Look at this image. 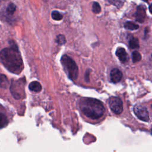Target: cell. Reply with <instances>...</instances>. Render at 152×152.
I'll return each instance as SVG.
<instances>
[{"label": "cell", "instance_id": "cell-1", "mask_svg": "<svg viewBox=\"0 0 152 152\" xmlns=\"http://www.w3.org/2000/svg\"><path fill=\"white\" fill-rule=\"evenodd\" d=\"M0 61L9 71L14 74H20L23 69L21 56L15 45L0 52Z\"/></svg>", "mask_w": 152, "mask_h": 152}, {"label": "cell", "instance_id": "cell-2", "mask_svg": "<svg viewBox=\"0 0 152 152\" xmlns=\"http://www.w3.org/2000/svg\"><path fill=\"white\" fill-rule=\"evenodd\" d=\"M79 106L81 112L87 117L93 119L101 118L105 111L102 102L93 98H82L80 100Z\"/></svg>", "mask_w": 152, "mask_h": 152}, {"label": "cell", "instance_id": "cell-3", "mask_svg": "<svg viewBox=\"0 0 152 152\" xmlns=\"http://www.w3.org/2000/svg\"><path fill=\"white\" fill-rule=\"evenodd\" d=\"M61 61L68 77L73 81L77 80L78 75V69L75 62L66 55H64L62 56Z\"/></svg>", "mask_w": 152, "mask_h": 152}, {"label": "cell", "instance_id": "cell-4", "mask_svg": "<svg viewBox=\"0 0 152 152\" xmlns=\"http://www.w3.org/2000/svg\"><path fill=\"white\" fill-rule=\"evenodd\" d=\"M109 105L112 111L115 114H120L123 111V103L118 97L112 96L109 99Z\"/></svg>", "mask_w": 152, "mask_h": 152}, {"label": "cell", "instance_id": "cell-5", "mask_svg": "<svg viewBox=\"0 0 152 152\" xmlns=\"http://www.w3.org/2000/svg\"><path fill=\"white\" fill-rule=\"evenodd\" d=\"M135 115L141 121L147 122L149 121V113L147 109L143 105L136 104L134 107Z\"/></svg>", "mask_w": 152, "mask_h": 152}, {"label": "cell", "instance_id": "cell-6", "mask_svg": "<svg viewBox=\"0 0 152 152\" xmlns=\"http://www.w3.org/2000/svg\"><path fill=\"white\" fill-rule=\"evenodd\" d=\"M18 85H19V80L17 81H13L10 87V90L12 94L13 95L14 98L17 99H18L22 97V96H23L22 91H23V88H18Z\"/></svg>", "mask_w": 152, "mask_h": 152}, {"label": "cell", "instance_id": "cell-7", "mask_svg": "<svg viewBox=\"0 0 152 152\" xmlns=\"http://www.w3.org/2000/svg\"><path fill=\"white\" fill-rule=\"evenodd\" d=\"M136 21L140 23H142L144 21L145 17V10L144 6H138L137 9V11L135 14Z\"/></svg>", "mask_w": 152, "mask_h": 152}, {"label": "cell", "instance_id": "cell-8", "mask_svg": "<svg viewBox=\"0 0 152 152\" xmlns=\"http://www.w3.org/2000/svg\"><path fill=\"white\" fill-rule=\"evenodd\" d=\"M122 78V72L117 69L114 68L110 72V80L112 83H117L119 82Z\"/></svg>", "mask_w": 152, "mask_h": 152}, {"label": "cell", "instance_id": "cell-9", "mask_svg": "<svg viewBox=\"0 0 152 152\" xmlns=\"http://www.w3.org/2000/svg\"><path fill=\"white\" fill-rule=\"evenodd\" d=\"M116 55L122 63H125L128 61V56L125 49L123 48H119L116 50Z\"/></svg>", "mask_w": 152, "mask_h": 152}, {"label": "cell", "instance_id": "cell-10", "mask_svg": "<svg viewBox=\"0 0 152 152\" xmlns=\"http://www.w3.org/2000/svg\"><path fill=\"white\" fill-rule=\"evenodd\" d=\"M28 88L31 91H33L34 92L40 91L42 88V86L40 84V83H39L38 81H36L31 82L28 86Z\"/></svg>", "mask_w": 152, "mask_h": 152}, {"label": "cell", "instance_id": "cell-11", "mask_svg": "<svg viewBox=\"0 0 152 152\" xmlns=\"http://www.w3.org/2000/svg\"><path fill=\"white\" fill-rule=\"evenodd\" d=\"M129 46L131 49H137L139 48V40L137 37H131L129 39Z\"/></svg>", "mask_w": 152, "mask_h": 152}, {"label": "cell", "instance_id": "cell-12", "mask_svg": "<svg viewBox=\"0 0 152 152\" xmlns=\"http://www.w3.org/2000/svg\"><path fill=\"white\" fill-rule=\"evenodd\" d=\"M9 85V81L7 77L4 75L0 74V87L3 88H7Z\"/></svg>", "mask_w": 152, "mask_h": 152}, {"label": "cell", "instance_id": "cell-13", "mask_svg": "<svg viewBox=\"0 0 152 152\" xmlns=\"http://www.w3.org/2000/svg\"><path fill=\"white\" fill-rule=\"evenodd\" d=\"M124 27L128 30H135L138 29L139 26H138V25L136 24L135 23H134L132 21H126L124 24Z\"/></svg>", "mask_w": 152, "mask_h": 152}, {"label": "cell", "instance_id": "cell-14", "mask_svg": "<svg viewBox=\"0 0 152 152\" xmlns=\"http://www.w3.org/2000/svg\"><path fill=\"white\" fill-rule=\"evenodd\" d=\"M15 10H16V6L14 4L10 3L8 4V5L6 8V13L8 15H12L14 14Z\"/></svg>", "mask_w": 152, "mask_h": 152}, {"label": "cell", "instance_id": "cell-15", "mask_svg": "<svg viewBox=\"0 0 152 152\" xmlns=\"http://www.w3.org/2000/svg\"><path fill=\"white\" fill-rule=\"evenodd\" d=\"M8 123V120L5 115L0 112V128L5 127Z\"/></svg>", "mask_w": 152, "mask_h": 152}, {"label": "cell", "instance_id": "cell-16", "mask_svg": "<svg viewBox=\"0 0 152 152\" xmlns=\"http://www.w3.org/2000/svg\"><path fill=\"white\" fill-rule=\"evenodd\" d=\"M141 59V55L138 51H134L132 53V60L133 62H137Z\"/></svg>", "mask_w": 152, "mask_h": 152}, {"label": "cell", "instance_id": "cell-17", "mask_svg": "<svg viewBox=\"0 0 152 152\" xmlns=\"http://www.w3.org/2000/svg\"><path fill=\"white\" fill-rule=\"evenodd\" d=\"M51 16H52V18L54 20H57V21L61 20L62 19V18H63L62 15L60 12L57 11H53L52 12Z\"/></svg>", "mask_w": 152, "mask_h": 152}, {"label": "cell", "instance_id": "cell-18", "mask_svg": "<svg viewBox=\"0 0 152 152\" xmlns=\"http://www.w3.org/2000/svg\"><path fill=\"white\" fill-rule=\"evenodd\" d=\"M92 11L95 14H98L101 11V8L98 2H94L92 5Z\"/></svg>", "mask_w": 152, "mask_h": 152}, {"label": "cell", "instance_id": "cell-19", "mask_svg": "<svg viewBox=\"0 0 152 152\" xmlns=\"http://www.w3.org/2000/svg\"><path fill=\"white\" fill-rule=\"evenodd\" d=\"M56 43L60 45H64L66 42V39L64 35L62 34H59L56 37Z\"/></svg>", "mask_w": 152, "mask_h": 152}, {"label": "cell", "instance_id": "cell-20", "mask_svg": "<svg viewBox=\"0 0 152 152\" xmlns=\"http://www.w3.org/2000/svg\"><path fill=\"white\" fill-rule=\"evenodd\" d=\"M109 2L119 8L124 4V0H108Z\"/></svg>", "mask_w": 152, "mask_h": 152}, {"label": "cell", "instance_id": "cell-21", "mask_svg": "<svg viewBox=\"0 0 152 152\" xmlns=\"http://www.w3.org/2000/svg\"><path fill=\"white\" fill-rule=\"evenodd\" d=\"M151 5L150 4V6H149V10H150V13H151Z\"/></svg>", "mask_w": 152, "mask_h": 152}, {"label": "cell", "instance_id": "cell-22", "mask_svg": "<svg viewBox=\"0 0 152 152\" xmlns=\"http://www.w3.org/2000/svg\"><path fill=\"white\" fill-rule=\"evenodd\" d=\"M142 1H145V2H147V1H148V0H142Z\"/></svg>", "mask_w": 152, "mask_h": 152}, {"label": "cell", "instance_id": "cell-23", "mask_svg": "<svg viewBox=\"0 0 152 152\" xmlns=\"http://www.w3.org/2000/svg\"><path fill=\"white\" fill-rule=\"evenodd\" d=\"M4 1V0H0V3H1L2 1Z\"/></svg>", "mask_w": 152, "mask_h": 152}]
</instances>
